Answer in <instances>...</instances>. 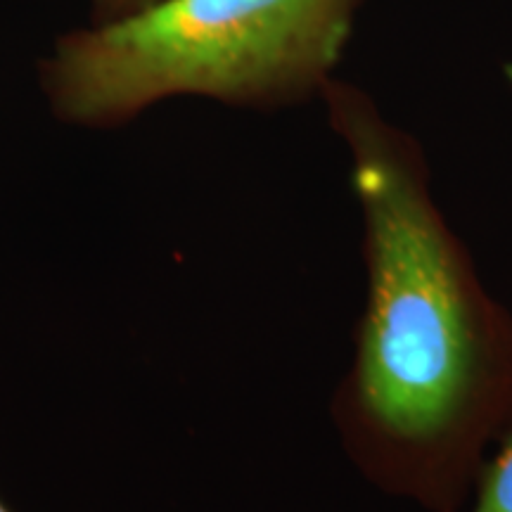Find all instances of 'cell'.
Masks as SVG:
<instances>
[{
  "label": "cell",
  "instance_id": "cell-5",
  "mask_svg": "<svg viewBox=\"0 0 512 512\" xmlns=\"http://www.w3.org/2000/svg\"><path fill=\"white\" fill-rule=\"evenodd\" d=\"M0 512H10L8 508H5V503H3V501H0Z\"/></svg>",
  "mask_w": 512,
  "mask_h": 512
},
{
  "label": "cell",
  "instance_id": "cell-2",
  "mask_svg": "<svg viewBox=\"0 0 512 512\" xmlns=\"http://www.w3.org/2000/svg\"><path fill=\"white\" fill-rule=\"evenodd\" d=\"M361 0H157L57 38L41 86L57 117L117 126L159 100L200 95L280 107L320 95Z\"/></svg>",
  "mask_w": 512,
  "mask_h": 512
},
{
  "label": "cell",
  "instance_id": "cell-3",
  "mask_svg": "<svg viewBox=\"0 0 512 512\" xmlns=\"http://www.w3.org/2000/svg\"><path fill=\"white\" fill-rule=\"evenodd\" d=\"M463 512H512V420L491 446Z\"/></svg>",
  "mask_w": 512,
  "mask_h": 512
},
{
  "label": "cell",
  "instance_id": "cell-1",
  "mask_svg": "<svg viewBox=\"0 0 512 512\" xmlns=\"http://www.w3.org/2000/svg\"><path fill=\"white\" fill-rule=\"evenodd\" d=\"M320 95L351 157L366 264L332 425L373 489L463 512L512 420V311L434 200L418 140L351 83L330 79Z\"/></svg>",
  "mask_w": 512,
  "mask_h": 512
},
{
  "label": "cell",
  "instance_id": "cell-4",
  "mask_svg": "<svg viewBox=\"0 0 512 512\" xmlns=\"http://www.w3.org/2000/svg\"><path fill=\"white\" fill-rule=\"evenodd\" d=\"M152 3H157V0H91L93 24L114 22V19L133 15V12L143 10Z\"/></svg>",
  "mask_w": 512,
  "mask_h": 512
}]
</instances>
